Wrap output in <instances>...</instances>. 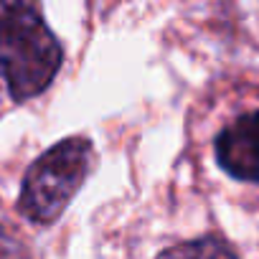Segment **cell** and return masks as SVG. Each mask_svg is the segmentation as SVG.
Wrapping results in <instances>:
<instances>
[{"mask_svg": "<svg viewBox=\"0 0 259 259\" xmlns=\"http://www.w3.org/2000/svg\"><path fill=\"white\" fill-rule=\"evenodd\" d=\"M94 165V148L87 138H66L38 155L26 170L18 211L38 226H51L81 191Z\"/></svg>", "mask_w": 259, "mask_h": 259, "instance_id": "2", "label": "cell"}, {"mask_svg": "<svg viewBox=\"0 0 259 259\" xmlns=\"http://www.w3.org/2000/svg\"><path fill=\"white\" fill-rule=\"evenodd\" d=\"M64 61L59 38L38 8L0 0V74L16 102L38 97L51 87Z\"/></svg>", "mask_w": 259, "mask_h": 259, "instance_id": "1", "label": "cell"}, {"mask_svg": "<svg viewBox=\"0 0 259 259\" xmlns=\"http://www.w3.org/2000/svg\"><path fill=\"white\" fill-rule=\"evenodd\" d=\"M0 259H33L26 241L0 219Z\"/></svg>", "mask_w": 259, "mask_h": 259, "instance_id": "5", "label": "cell"}, {"mask_svg": "<svg viewBox=\"0 0 259 259\" xmlns=\"http://www.w3.org/2000/svg\"><path fill=\"white\" fill-rule=\"evenodd\" d=\"M216 160L236 181L259 183V109L229 122L216 138Z\"/></svg>", "mask_w": 259, "mask_h": 259, "instance_id": "3", "label": "cell"}, {"mask_svg": "<svg viewBox=\"0 0 259 259\" xmlns=\"http://www.w3.org/2000/svg\"><path fill=\"white\" fill-rule=\"evenodd\" d=\"M155 259H239L231 246L216 236H201V239H191L176 246L163 249Z\"/></svg>", "mask_w": 259, "mask_h": 259, "instance_id": "4", "label": "cell"}]
</instances>
